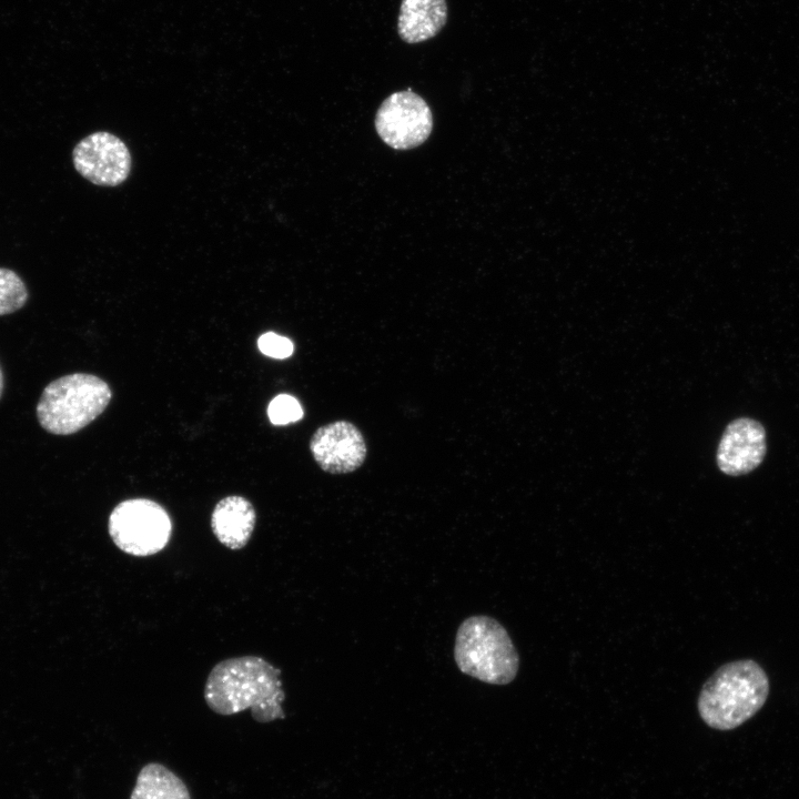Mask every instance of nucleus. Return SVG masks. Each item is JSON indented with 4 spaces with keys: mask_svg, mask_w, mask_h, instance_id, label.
Segmentation results:
<instances>
[{
    "mask_svg": "<svg viewBox=\"0 0 799 799\" xmlns=\"http://www.w3.org/2000/svg\"><path fill=\"white\" fill-rule=\"evenodd\" d=\"M316 464L328 474H348L364 463L367 446L361 431L348 421H335L318 427L310 441Z\"/></svg>",
    "mask_w": 799,
    "mask_h": 799,
    "instance_id": "obj_8",
    "label": "nucleus"
},
{
    "mask_svg": "<svg viewBox=\"0 0 799 799\" xmlns=\"http://www.w3.org/2000/svg\"><path fill=\"white\" fill-rule=\"evenodd\" d=\"M108 532L114 545L125 554L146 557L169 544L172 522L168 512L154 500L131 498L111 512Z\"/></svg>",
    "mask_w": 799,
    "mask_h": 799,
    "instance_id": "obj_5",
    "label": "nucleus"
},
{
    "mask_svg": "<svg viewBox=\"0 0 799 799\" xmlns=\"http://www.w3.org/2000/svg\"><path fill=\"white\" fill-rule=\"evenodd\" d=\"M763 426L749 417L730 422L719 441L716 462L718 468L729 476H741L757 468L766 455Z\"/></svg>",
    "mask_w": 799,
    "mask_h": 799,
    "instance_id": "obj_9",
    "label": "nucleus"
},
{
    "mask_svg": "<svg viewBox=\"0 0 799 799\" xmlns=\"http://www.w3.org/2000/svg\"><path fill=\"white\" fill-rule=\"evenodd\" d=\"M110 386L102 378L87 373H73L50 382L37 404L41 427L54 435L79 432L109 405Z\"/></svg>",
    "mask_w": 799,
    "mask_h": 799,
    "instance_id": "obj_4",
    "label": "nucleus"
},
{
    "mask_svg": "<svg viewBox=\"0 0 799 799\" xmlns=\"http://www.w3.org/2000/svg\"><path fill=\"white\" fill-rule=\"evenodd\" d=\"M256 513L252 503L243 496L231 495L215 505L211 515V528L216 539L232 550L246 546L255 527Z\"/></svg>",
    "mask_w": 799,
    "mask_h": 799,
    "instance_id": "obj_10",
    "label": "nucleus"
},
{
    "mask_svg": "<svg viewBox=\"0 0 799 799\" xmlns=\"http://www.w3.org/2000/svg\"><path fill=\"white\" fill-rule=\"evenodd\" d=\"M2 391H3V374H2V370L0 367V397L2 395Z\"/></svg>",
    "mask_w": 799,
    "mask_h": 799,
    "instance_id": "obj_16",
    "label": "nucleus"
},
{
    "mask_svg": "<svg viewBox=\"0 0 799 799\" xmlns=\"http://www.w3.org/2000/svg\"><path fill=\"white\" fill-rule=\"evenodd\" d=\"M130 799H192L184 781L160 762L143 766Z\"/></svg>",
    "mask_w": 799,
    "mask_h": 799,
    "instance_id": "obj_12",
    "label": "nucleus"
},
{
    "mask_svg": "<svg viewBox=\"0 0 799 799\" xmlns=\"http://www.w3.org/2000/svg\"><path fill=\"white\" fill-rule=\"evenodd\" d=\"M257 347L264 355L277 360L290 357L294 352L293 342L274 332L262 334L257 340Z\"/></svg>",
    "mask_w": 799,
    "mask_h": 799,
    "instance_id": "obj_15",
    "label": "nucleus"
},
{
    "mask_svg": "<svg viewBox=\"0 0 799 799\" xmlns=\"http://www.w3.org/2000/svg\"><path fill=\"white\" fill-rule=\"evenodd\" d=\"M267 415L272 424L286 425L301 419L303 408L295 397L280 394L270 402Z\"/></svg>",
    "mask_w": 799,
    "mask_h": 799,
    "instance_id": "obj_14",
    "label": "nucleus"
},
{
    "mask_svg": "<svg viewBox=\"0 0 799 799\" xmlns=\"http://www.w3.org/2000/svg\"><path fill=\"white\" fill-rule=\"evenodd\" d=\"M72 163L82 178L102 186L121 184L131 171L128 146L105 131L93 132L80 140L72 150Z\"/></svg>",
    "mask_w": 799,
    "mask_h": 799,
    "instance_id": "obj_7",
    "label": "nucleus"
},
{
    "mask_svg": "<svg viewBox=\"0 0 799 799\" xmlns=\"http://www.w3.org/2000/svg\"><path fill=\"white\" fill-rule=\"evenodd\" d=\"M454 660L465 675L490 685H507L518 672V653L506 628L495 618L464 619L455 636Z\"/></svg>",
    "mask_w": 799,
    "mask_h": 799,
    "instance_id": "obj_3",
    "label": "nucleus"
},
{
    "mask_svg": "<svg viewBox=\"0 0 799 799\" xmlns=\"http://www.w3.org/2000/svg\"><path fill=\"white\" fill-rule=\"evenodd\" d=\"M375 129L391 148L409 150L423 144L433 129V114L426 101L411 90L388 95L375 115Z\"/></svg>",
    "mask_w": 799,
    "mask_h": 799,
    "instance_id": "obj_6",
    "label": "nucleus"
},
{
    "mask_svg": "<svg viewBox=\"0 0 799 799\" xmlns=\"http://www.w3.org/2000/svg\"><path fill=\"white\" fill-rule=\"evenodd\" d=\"M769 679L752 659H740L720 666L704 684L698 697V712L711 728L731 730L739 727L765 705Z\"/></svg>",
    "mask_w": 799,
    "mask_h": 799,
    "instance_id": "obj_2",
    "label": "nucleus"
},
{
    "mask_svg": "<svg viewBox=\"0 0 799 799\" xmlns=\"http://www.w3.org/2000/svg\"><path fill=\"white\" fill-rule=\"evenodd\" d=\"M28 296L23 280L14 271L0 267V316L23 307Z\"/></svg>",
    "mask_w": 799,
    "mask_h": 799,
    "instance_id": "obj_13",
    "label": "nucleus"
},
{
    "mask_svg": "<svg viewBox=\"0 0 799 799\" xmlns=\"http://www.w3.org/2000/svg\"><path fill=\"white\" fill-rule=\"evenodd\" d=\"M204 700L215 714L231 716L251 709L261 724L283 719L281 669L260 656H241L218 663L205 680Z\"/></svg>",
    "mask_w": 799,
    "mask_h": 799,
    "instance_id": "obj_1",
    "label": "nucleus"
},
{
    "mask_svg": "<svg viewBox=\"0 0 799 799\" xmlns=\"http://www.w3.org/2000/svg\"><path fill=\"white\" fill-rule=\"evenodd\" d=\"M446 0H402L397 17V34L408 44H417L436 37L446 26Z\"/></svg>",
    "mask_w": 799,
    "mask_h": 799,
    "instance_id": "obj_11",
    "label": "nucleus"
}]
</instances>
